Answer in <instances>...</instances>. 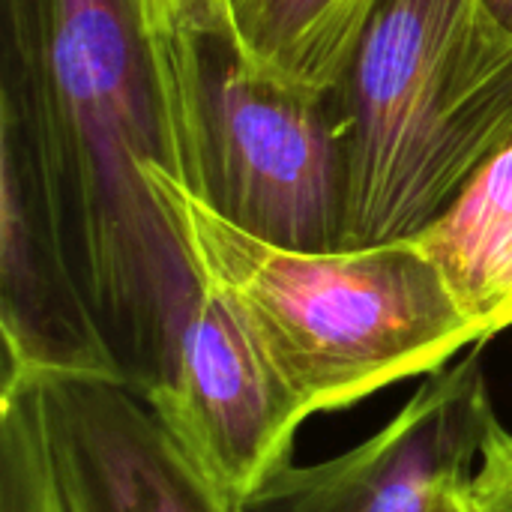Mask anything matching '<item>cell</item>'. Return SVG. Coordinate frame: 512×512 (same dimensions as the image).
I'll return each mask as SVG.
<instances>
[{"label": "cell", "instance_id": "8", "mask_svg": "<svg viewBox=\"0 0 512 512\" xmlns=\"http://www.w3.org/2000/svg\"><path fill=\"white\" fill-rule=\"evenodd\" d=\"M462 312L489 336L512 327V141L417 237Z\"/></svg>", "mask_w": 512, "mask_h": 512}, {"label": "cell", "instance_id": "2", "mask_svg": "<svg viewBox=\"0 0 512 512\" xmlns=\"http://www.w3.org/2000/svg\"><path fill=\"white\" fill-rule=\"evenodd\" d=\"M144 183L306 420L435 375L489 342L414 240L291 249L249 234L162 165Z\"/></svg>", "mask_w": 512, "mask_h": 512}, {"label": "cell", "instance_id": "4", "mask_svg": "<svg viewBox=\"0 0 512 512\" xmlns=\"http://www.w3.org/2000/svg\"><path fill=\"white\" fill-rule=\"evenodd\" d=\"M249 234L291 249H342L345 111L252 72L225 51L213 75V198Z\"/></svg>", "mask_w": 512, "mask_h": 512}, {"label": "cell", "instance_id": "1", "mask_svg": "<svg viewBox=\"0 0 512 512\" xmlns=\"http://www.w3.org/2000/svg\"><path fill=\"white\" fill-rule=\"evenodd\" d=\"M165 120L132 0H6L0 171L72 273L117 381L162 420L213 294L144 171Z\"/></svg>", "mask_w": 512, "mask_h": 512}, {"label": "cell", "instance_id": "6", "mask_svg": "<svg viewBox=\"0 0 512 512\" xmlns=\"http://www.w3.org/2000/svg\"><path fill=\"white\" fill-rule=\"evenodd\" d=\"M39 417L60 512H240L177 432L114 378H48Z\"/></svg>", "mask_w": 512, "mask_h": 512}, {"label": "cell", "instance_id": "7", "mask_svg": "<svg viewBox=\"0 0 512 512\" xmlns=\"http://www.w3.org/2000/svg\"><path fill=\"white\" fill-rule=\"evenodd\" d=\"M165 120L168 174L213 198L210 51L225 48L228 0H132Z\"/></svg>", "mask_w": 512, "mask_h": 512}, {"label": "cell", "instance_id": "12", "mask_svg": "<svg viewBox=\"0 0 512 512\" xmlns=\"http://www.w3.org/2000/svg\"><path fill=\"white\" fill-rule=\"evenodd\" d=\"M489 6L495 9V15L512 30V0H489Z\"/></svg>", "mask_w": 512, "mask_h": 512}, {"label": "cell", "instance_id": "5", "mask_svg": "<svg viewBox=\"0 0 512 512\" xmlns=\"http://www.w3.org/2000/svg\"><path fill=\"white\" fill-rule=\"evenodd\" d=\"M495 423L483 345H474L372 438L318 465H282L240 512H429L444 486L471 477Z\"/></svg>", "mask_w": 512, "mask_h": 512}, {"label": "cell", "instance_id": "10", "mask_svg": "<svg viewBox=\"0 0 512 512\" xmlns=\"http://www.w3.org/2000/svg\"><path fill=\"white\" fill-rule=\"evenodd\" d=\"M465 489L480 512H512V429L501 420L492 426Z\"/></svg>", "mask_w": 512, "mask_h": 512}, {"label": "cell", "instance_id": "9", "mask_svg": "<svg viewBox=\"0 0 512 512\" xmlns=\"http://www.w3.org/2000/svg\"><path fill=\"white\" fill-rule=\"evenodd\" d=\"M381 0H228L225 51L273 81L330 93Z\"/></svg>", "mask_w": 512, "mask_h": 512}, {"label": "cell", "instance_id": "11", "mask_svg": "<svg viewBox=\"0 0 512 512\" xmlns=\"http://www.w3.org/2000/svg\"><path fill=\"white\" fill-rule=\"evenodd\" d=\"M465 483H468V480L444 486V489L435 495V501H432L429 512H480L477 507H474V501H471V495H468Z\"/></svg>", "mask_w": 512, "mask_h": 512}, {"label": "cell", "instance_id": "3", "mask_svg": "<svg viewBox=\"0 0 512 512\" xmlns=\"http://www.w3.org/2000/svg\"><path fill=\"white\" fill-rule=\"evenodd\" d=\"M339 99L342 246L411 240L512 141V30L489 0H381Z\"/></svg>", "mask_w": 512, "mask_h": 512}]
</instances>
